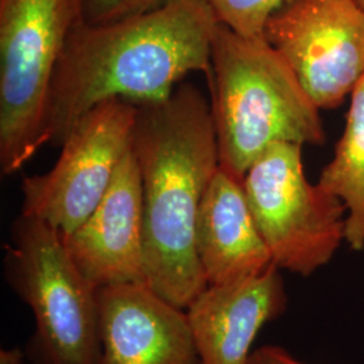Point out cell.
<instances>
[{
	"label": "cell",
	"instance_id": "cell-1",
	"mask_svg": "<svg viewBox=\"0 0 364 364\" xmlns=\"http://www.w3.org/2000/svg\"><path fill=\"white\" fill-rule=\"evenodd\" d=\"M218 25L207 0H169L149 13L105 25L81 21L53 75L48 144L61 146L78 120L105 102L151 105L170 97L192 72L208 80Z\"/></svg>",
	"mask_w": 364,
	"mask_h": 364
},
{
	"label": "cell",
	"instance_id": "cell-2",
	"mask_svg": "<svg viewBox=\"0 0 364 364\" xmlns=\"http://www.w3.org/2000/svg\"><path fill=\"white\" fill-rule=\"evenodd\" d=\"M132 150L144 182V282L181 309L208 287L196 224L219 151L210 103L182 81L166 100L138 105Z\"/></svg>",
	"mask_w": 364,
	"mask_h": 364
},
{
	"label": "cell",
	"instance_id": "cell-3",
	"mask_svg": "<svg viewBox=\"0 0 364 364\" xmlns=\"http://www.w3.org/2000/svg\"><path fill=\"white\" fill-rule=\"evenodd\" d=\"M219 166L243 181L275 144H326L320 108L264 37H245L219 23L210 49Z\"/></svg>",
	"mask_w": 364,
	"mask_h": 364
},
{
	"label": "cell",
	"instance_id": "cell-4",
	"mask_svg": "<svg viewBox=\"0 0 364 364\" xmlns=\"http://www.w3.org/2000/svg\"><path fill=\"white\" fill-rule=\"evenodd\" d=\"M4 277L31 309V351L38 364H99L97 290L70 258L63 235L21 213L4 247Z\"/></svg>",
	"mask_w": 364,
	"mask_h": 364
},
{
	"label": "cell",
	"instance_id": "cell-5",
	"mask_svg": "<svg viewBox=\"0 0 364 364\" xmlns=\"http://www.w3.org/2000/svg\"><path fill=\"white\" fill-rule=\"evenodd\" d=\"M87 0H0V170L11 176L48 144L53 75Z\"/></svg>",
	"mask_w": 364,
	"mask_h": 364
},
{
	"label": "cell",
	"instance_id": "cell-6",
	"mask_svg": "<svg viewBox=\"0 0 364 364\" xmlns=\"http://www.w3.org/2000/svg\"><path fill=\"white\" fill-rule=\"evenodd\" d=\"M243 188L279 270L309 277L346 240L347 208L338 197L306 180L301 144L269 147L250 166Z\"/></svg>",
	"mask_w": 364,
	"mask_h": 364
},
{
	"label": "cell",
	"instance_id": "cell-7",
	"mask_svg": "<svg viewBox=\"0 0 364 364\" xmlns=\"http://www.w3.org/2000/svg\"><path fill=\"white\" fill-rule=\"evenodd\" d=\"M136 115L138 105L114 99L81 117L52 169L23 178L21 213L50 224L63 237L73 234L108 191L130 149Z\"/></svg>",
	"mask_w": 364,
	"mask_h": 364
},
{
	"label": "cell",
	"instance_id": "cell-8",
	"mask_svg": "<svg viewBox=\"0 0 364 364\" xmlns=\"http://www.w3.org/2000/svg\"><path fill=\"white\" fill-rule=\"evenodd\" d=\"M263 37L320 109L341 105L364 73V10L356 0H285Z\"/></svg>",
	"mask_w": 364,
	"mask_h": 364
},
{
	"label": "cell",
	"instance_id": "cell-9",
	"mask_svg": "<svg viewBox=\"0 0 364 364\" xmlns=\"http://www.w3.org/2000/svg\"><path fill=\"white\" fill-rule=\"evenodd\" d=\"M64 242L96 290L144 282V182L132 146L102 201Z\"/></svg>",
	"mask_w": 364,
	"mask_h": 364
},
{
	"label": "cell",
	"instance_id": "cell-10",
	"mask_svg": "<svg viewBox=\"0 0 364 364\" xmlns=\"http://www.w3.org/2000/svg\"><path fill=\"white\" fill-rule=\"evenodd\" d=\"M99 364H203L186 309L146 282L97 290Z\"/></svg>",
	"mask_w": 364,
	"mask_h": 364
},
{
	"label": "cell",
	"instance_id": "cell-11",
	"mask_svg": "<svg viewBox=\"0 0 364 364\" xmlns=\"http://www.w3.org/2000/svg\"><path fill=\"white\" fill-rule=\"evenodd\" d=\"M287 306L277 266L240 282L208 285L186 309L201 363L248 364L260 329Z\"/></svg>",
	"mask_w": 364,
	"mask_h": 364
},
{
	"label": "cell",
	"instance_id": "cell-12",
	"mask_svg": "<svg viewBox=\"0 0 364 364\" xmlns=\"http://www.w3.org/2000/svg\"><path fill=\"white\" fill-rule=\"evenodd\" d=\"M196 250L208 285L240 282L275 266L252 218L243 181L220 166L201 200Z\"/></svg>",
	"mask_w": 364,
	"mask_h": 364
},
{
	"label": "cell",
	"instance_id": "cell-13",
	"mask_svg": "<svg viewBox=\"0 0 364 364\" xmlns=\"http://www.w3.org/2000/svg\"><path fill=\"white\" fill-rule=\"evenodd\" d=\"M346 129L333 159L317 183L338 197L347 208L346 242L355 251L364 250V73L351 92Z\"/></svg>",
	"mask_w": 364,
	"mask_h": 364
},
{
	"label": "cell",
	"instance_id": "cell-14",
	"mask_svg": "<svg viewBox=\"0 0 364 364\" xmlns=\"http://www.w3.org/2000/svg\"><path fill=\"white\" fill-rule=\"evenodd\" d=\"M218 22L245 37H263L267 21L285 0H207Z\"/></svg>",
	"mask_w": 364,
	"mask_h": 364
},
{
	"label": "cell",
	"instance_id": "cell-15",
	"mask_svg": "<svg viewBox=\"0 0 364 364\" xmlns=\"http://www.w3.org/2000/svg\"><path fill=\"white\" fill-rule=\"evenodd\" d=\"M169 0H87L85 22L105 25L149 13L164 6Z\"/></svg>",
	"mask_w": 364,
	"mask_h": 364
},
{
	"label": "cell",
	"instance_id": "cell-16",
	"mask_svg": "<svg viewBox=\"0 0 364 364\" xmlns=\"http://www.w3.org/2000/svg\"><path fill=\"white\" fill-rule=\"evenodd\" d=\"M248 364H305L281 347L264 346L252 352Z\"/></svg>",
	"mask_w": 364,
	"mask_h": 364
},
{
	"label": "cell",
	"instance_id": "cell-17",
	"mask_svg": "<svg viewBox=\"0 0 364 364\" xmlns=\"http://www.w3.org/2000/svg\"><path fill=\"white\" fill-rule=\"evenodd\" d=\"M0 364H23V353L19 348L1 350L0 352Z\"/></svg>",
	"mask_w": 364,
	"mask_h": 364
},
{
	"label": "cell",
	"instance_id": "cell-18",
	"mask_svg": "<svg viewBox=\"0 0 364 364\" xmlns=\"http://www.w3.org/2000/svg\"><path fill=\"white\" fill-rule=\"evenodd\" d=\"M356 1L360 4V7L364 10V0H356Z\"/></svg>",
	"mask_w": 364,
	"mask_h": 364
}]
</instances>
